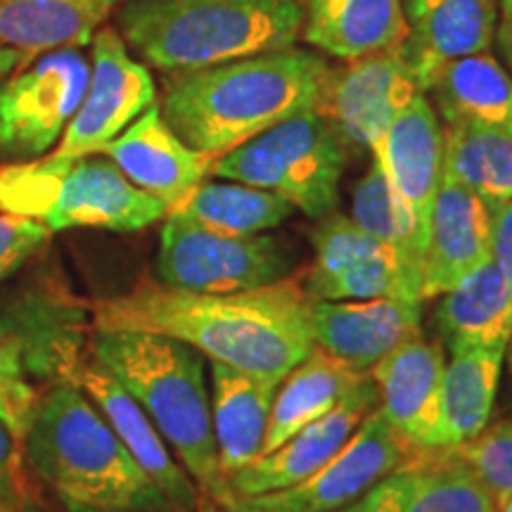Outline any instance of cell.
Here are the masks:
<instances>
[{"mask_svg": "<svg viewBox=\"0 0 512 512\" xmlns=\"http://www.w3.org/2000/svg\"><path fill=\"white\" fill-rule=\"evenodd\" d=\"M91 358L140 403L197 489L226 508L230 489L219 467L200 351L155 332L95 330Z\"/></svg>", "mask_w": 512, "mask_h": 512, "instance_id": "obj_4", "label": "cell"}, {"mask_svg": "<svg viewBox=\"0 0 512 512\" xmlns=\"http://www.w3.org/2000/svg\"><path fill=\"white\" fill-rule=\"evenodd\" d=\"M17 67H19V57L15 50L0 46V81H3L10 72H15Z\"/></svg>", "mask_w": 512, "mask_h": 512, "instance_id": "obj_40", "label": "cell"}, {"mask_svg": "<svg viewBox=\"0 0 512 512\" xmlns=\"http://www.w3.org/2000/svg\"><path fill=\"white\" fill-rule=\"evenodd\" d=\"M24 456H22V444L19 437L10 430L5 422H0V479L12 475V472L22 470Z\"/></svg>", "mask_w": 512, "mask_h": 512, "instance_id": "obj_39", "label": "cell"}, {"mask_svg": "<svg viewBox=\"0 0 512 512\" xmlns=\"http://www.w3.org/2000/svg\"><path fill=\"white\" fill-rule=\"evenodd\" d=\"M0 370H3V373H8V375L22 377V373H19V368H17V363L12 361V358L5 354L3 349H0Z\"/></svg>", "mask_w": 512, "mask_h": 512, "instance_id": "obj_42", "label": "cell"}, {"mask_svg": "<svg viewBox=\"0 0 512 512\" xmlns=\"http://www.w3.org/2000/svg\"><path fill=\"white\" fill-rule=\"evenodd\" d=\"M444 370V347L422 335L403 342L368 370L384 418L422 451L444 448Z\"/></svg>", "mask_w": 512, "mask_h": 512, "instance_id": "obj_18", "label": "cell"}, {"mask_svg": "<svg viewBox=\"0 0 512 512\" xmlns=\"http://www.w3.org/2000/svg\"><path fill=\"white\" fill-rule=\"evenodd\" d=\"M119 36L159 72H188L292 48L299 0H119Z\"/></svg>", "mask_w": 512, "mask_h": 512, "instance_id": "obj_5", "label": "cell"}, {"mask_svg": "<svg viewBox=\"0 0 512 512\" xmlns=\"http://www.w3.org/2000/svg\"><path fill=\"white\" fill-rule=\"evenodd\" d=\"M76 387H81L88 399L95 403V408L105 415L121 444L128 448L133 460L143 467L145 475L166 496L174 512H195L202 491L192 482L185 467L178 463V458L171 453L169 444L147 418L140 403L93 358L81 370Z\"/></svg>", "mask_w": 512, "mask_h": 512, "instance_id": "obj_21", "label": "cell"}, {"mask_svg": "<svg viewBox=\"0 0 512 512\" xmlns=\"http://www.w3.org/2000/svg\"><path fill=\"white\" fill-rule=\"evenodd\" d=\"M408 34L403 53L411 62L420 93L439 64L489 53L496 36L501 0H403Z\"/></svg>", "mask_w": 512, "mask_h": 512, "instance_id": "obj_22", "label": "cell"}, {"mask_svg": "<svg viewBox=\"0 0 512 512\" xmlns=\"http://www.w3.org/2000/svg\"><path fill=\"white\" fill-rule=\"evenodd\" d=\"M351 219L356 221V226H361L366 233L373 235V238L382 240L384 245L392 247L403 259V264L408 266V271L420 280L422 287L420 271L413 266L411 256H408V245L406 238H403L399 216H396L394 211L387 178H384L377 162L370 164L368 174L356 183L354 197H351Z\"/></svg>", "mask_w": 512, "mask_h": 512, "instance_id": "obj_34", "label": "cell"}, {"mask_svg": "<svg viewBox=\"0 0 512 512\" xmlns=\"http://www.w3.org/2000/svg\"><path fill=\"white\" fill-rule=\"evenodd\" d=\"M211 384V427L219 467L228 479L261 456L280 382L211 363Z\"/></svg>", "mask_w": 512, "mask_h": 512, "instance_id": "obj_26", "label": "cell"}, {"mask_svg": "<svg viewBox=\"0 0 512 512\" xmlns=\"http://www.w3.org/2000/svg\"><path fill=\"white\" fill-rule=\"evenodd\" d=\"M100 155L114 162L133 185L164 202L166 214L207 181L216 162V157L192 150L171 131L157 102L102 147Z\"/></svg>", "mask_w": 512, "mask_h": 512, "instance_id": "obj_19", "label": "cell"}, {"mask_svg": "<svg viewBox=\"0 0 512 512\" xmlns=\"http://www.w3.org/2000/svg\"><path fill=\"white\" fill-rule=\"evenodd\" d=\"M494 261L491 204L451 178L441 181L422 256V299L441 297Z\"/></svg>", "mask_w": 512, "mask_h": 512, "instance_id": "obj_20", "label": "cell"}, {"mask_svg": "<svg viewBox=\"0 0 512 512\" xmlns=\"http://www.w3.org/2000/svg\"><path fill=\"white\" fill-rule=\"evenodd\" d=\"M328 76L316 53L271 50L166 74L159 110L185 145L221 157L280 121L318 110Z\"/></svg>", "mask_w": 512, "mask_h": 512, "instance_id": "obj_2", "label": "cell"}, {"mask_svg": "<svg viewBox=\"0 0 512 512\" xmlns=\"http://www.w3.org/2000/svg\"><path fill=\"white\" fill-rule=\"evenodd\" d=\"M505 351L508 347H477L451 354L441 389L444 448L465 444L491 422Z\"/></svg>", "mask_w": 512, "mask_h": 512, "instance_id": "obj_30", "label": "cell"}, {"mask_svg": "<svg viewBox=\"0 0 512 512\" xmlns=\"http://www.w3.org/2000/svg\"><path fill=\"white\" fill-rule=\"evenodd\" d=\"M370 155L387 178L408 256L422 278L434 200L444 181V128L430 98L415 95L370 147Z\"/></svg>", "mask_w": 512, "mask_h": 512, "instance_id": "obj_12", "label": "cell"}, {"mask_svg": "<svg viewBox=\"0 0 512 512\" xmlns=\"http://www.w3.org/2000/svg\"><path fill=\"white\" fill-rule=\"evenodd\" d=\"M446 126H477L512 136V76L489 53L439 64L425 86Z\"/></svg>", "mask_w": 512, "mask_h": 512, "instance_id": "obj_25", "label": "cell"}, {"mask_svg": "<svg viewBox=\"0 0 512 512\" xmlns=\"http://www.w3.org/2000/svg\"><path fill=\"white\" fill-rule=\"evenodd\" d=\"M155 102L157 88L150 69L128 55L117 29L100 27L93 36L86 95L53 155L67 159L100 155L102 147L124 133Z\"/></svg>", "mask_w": 512, "mask_h": 512, "instance_id": "obj_14", "label": "cell"}, {"mask_svg": "<svg viewBox=\"0 0 512 512\" xmlns=\"http://www.w3.org/2000/svg\"><path fill=\"white\" fill-rule=\"evenodd\" d=\"M491 247L494 264L512 290V200L491 207Z\"/></svg>", "mask_w": 512, "mask_h": 512, "instance_id": "obj_38", "label": "cell"}, {"mask_svg": "<svg viewBox=\"0 0 512 512\" xmlns=\"http://www.w3.org/2000/svg\"><path fill=\"white\" fill-rule=\"evenodd\" d=\"M36 256L0 285V349L29 384H76L91 361V304L69 290L60 266Z\"/></svg>", "mask_w": 512, "mask_h": 512, "instance_id": "obj_7", "label": "cell"}, {"mask_svg": "<svg viewBox=\"0 0 512 512\" xmlns=\"http://www.w3.org/2000/svg\"><path fill=\"white\" fill-rule=\"evenodd\" d=\"M50 230L24 216L0 214V285L17 275L48 245Z\"/></svg>", "mask_w": 512, "mask_h": 512, "instance_id": "obj_35", "label": "cell"}, {"mask_svg": "<svg viewBox=\"0 0 512 512\" xmlns=\"http://www.w3.org/2000/svg\"><path fill=\"white\" fill-rule=\"evenodd\" d=\"M498 512H512V496L501 505V508H498Z\"/></svg>", "mask_w": 512, "mask_h": 512, "instance_id": "obj_44", "label": "cell"}, {"mask_svg": "<svg viewBox=\"0 0 512 512\" xmlns=\"http://www.w3.org/2000/svg\"><path fill=\"white\" fill-rule=\"evenodd\" d=\"M337 512H356V508H354V505H349V508H344V510H337Z\"/></svg>", "mask_w": 512, "mask_h": 512, "instance_id": "obj_45", "label": "cell"}, {"mask_svg": "<svg viewBox=\"0 0 512 512\" xmlns=\"http://www.w3.org/2000/svg\"><path fill=\"white\" fill-rule=\"evenodd\" d=\"M415 95L418 79L403 46H396L330 69L316 112L342 143L370 150Z\"/></svg>", "mask_w": 512, "mask_h": 512, "instance_id": "obj_15", "label": "cell"}, {"mask_svg": "<svg viewBox=\"0 0 512 512\" xmlns=\"http://www.w3.org/2000/svg\"><path fill=\"white\" fill-rule=\"evenodd\" d=\"M0 209L43 223L50 233L69 228L138 233L166 219L164 202L133 185L105 155H46L0 164Z\"/></svg>", "mask_w": 512, "mask_h": 512, "instance_id": "obj_6", "label": "cell"}, {"mask_svg": "<svg viewBox=\"0 0 512 512\" xmlns=\"http://www.w3.org/2000/svg\"><path fill=\"white\" fill-rule=\"evenodd\" d=\"M292 214V204L271 190L235 181H204L166 216H178L223 235H259L278 228Z\"/></svg>", "mask_w": 512, "mask_h": 512, "instance_id": "obj_31", "label": "cell"}, {"mask_svg": "<svg viewBox=\"0 0 512 512\" xmlns=\"http://www.w3.org/2000/svg\"><path fill=\"white\" fill-rule=\"evenodd\" d=\"M36 399L38 392L24 377L8 375L0 370V422H5L17 437H22Z\"/></svg>", "mask_w": 512, "mask_h": 512, "instance_id": "obj_36", "label": "cell"}, {"mask_svg": "<svg viewBox=\"0 0 512 512\" xmlns=\"http://www.w3.org/2000/svg\"><path fill=\"white\" fill-rule=\"evenodd\" d=\"M316 261L306 278L309 299L347 302V299L403 297L422 299L420 280L403 259L382 240L373 238L351 216L332 214L318 221L311 233Z\"/></svg>", "mask_w": 512, "mask_h": 512, "instance_id": "obj_13", "label": "cell"}, {"mask_svg": "<svg viewBox=\"0 0 512 512\" xmlns=\"http://www.w3.org/2000/svg\"><path fill=\"white\" fill-rule=\"evenodd\" d=\"M422 448L389 425L373 408L351 439L304 482L271 494L233 498L226 512H337L361 501L373 486L401 467L415 463Z\"/></svg>", "mask_w": 512, "mask_h": 512, "instance_id": "obj_11", "label": "cell"}, {"mask_svg": "<svg viewBox=\"0 0 512 512\" xmlns=\"http://www.w3.org/2000/svg\"><path fill=\"white\" fill-rule=\"evenodd\" d=\"M406 34L403 0H306L304 41L339 60L396 48Z\"/></svg>", "mask_w": 512, "mask_h": 512, "instance_id": "obj_24", "label": "cell"}, {"mask_svg": "<svg viewBox=\"0 0 512 512\" xmlns=\"http://www.w3.org/2000/svg\"><path fill=\"white\" fill-rule=\"evenodd\" d=\"M313 347L323 349L356 373H368L377 361L408 339L422 335V302L403 297L309 299Z\"/></svg>", "mask_w": 512, "mask_h": 512, "instance_id": "obj_16", "label": "cell"}, {"mask_svg": "<svg viewBox=\"0 0 512 512\" xmlns=\"http://www.w3.org/2000/svg\"><path fill=\"white\" fill-rule=\"evenodd\" d=\"M195 512H226V510H223L219 503L211 501L209 496H204V494H202V496H200V501H197V508H195Z\"/></svg>", "mask_w": 512, "mask_h": 512, "instance_id": "obj_43", "label": "cell"}, {"mask_svg": "<svg viewBox=\"0 0 512 512\" xmlns=\"http://www.w3.org/2000/svg\"><path fill=\"white\" fill-rule=\"evenodd\" d=\"M344 143L316 110L302 112L216 157L211 174L271 190L313 221L337 211Z\"/></svg>", "mask_w": 512, "mask_h": 512, "instance_id": "obj_8", "label": "cell"}, {"mask_svg": "<svg viewBox=\"0 0 512 512\" xmlns=\"http://www.w3.org/2000/svg\"><path fill=\"white\" fill-rule=\"evenodd\" d=\"M0 512H55L27 467L0 479Z\"/></svg>", "mask_w": 512, "mask_h": 512, "instance_id": "obj_37", "label": "cell"}, {"mask_svg": "<svg viewBox=\"0 0 512 512\" xmlns=\"http://www.w3.org/2000/svg\"><path fill=\"white\" fill-rule=\"evenodd\" d=\"M91 64L79 48L36 55L0 81V162L46 157L79 110Z\"/></svg>", "mask_w": 512, "mask_h": 512, "instance_id": "obj_10", "label": "cell"}, {"mask_svg": "<svg viewBox=\"0 0 512 512\" xmlns=\"http://www.w3.org/2000/svg\"><path fill=\"white\" fill-rule=\"evenodd\" d=\"M119 0H0V46L15 50L19 67L57 48L93 41Z\"/></svg>", "mask_w": 512, "mask_h": 512, "instance_id": "obj_27", "label": "cell"}, {"mask_svg": "<svg viewBox=\"0 0 512 512\" xmlns=\"http://www.w3.org/2000/svg\"><path fill=\"white\" fill-rule=\"evenodd\" d=\"M444 178L477 192L491 207L512 200V136L491 128L446 126Z\"/></svg>", "mask_w": 512, "mask_h": 512, "instance_id": "obj_32", "label": "cell"}, {"mask_svg": "<svg viewBox=\"0 0 512 512\" xmlns=\"http://www.w3.org/2000/svg\"><path fill=\"white\" fill-rule=\"evenodd\" d=\"M434 325L448 354L477 347H508L512 290L494 261L441 294Z\"/></svg>", "mask_w": 512, "mask_h": 512, "instance_id": "obj_28", "label": "cell"}, {"mask_svg": "<svg viewBox=\"0 0 512 512\" xmlns=\"http://www.w3.org/2000/svg\"><path fill=\"white\" fill-rule=\"evenodd\" d=\"M24 465L60 503L131 512H174L76 384L43 387L22 437Z\"/></svg>", "mask_w": 512, "mask_h": 512, "instance_id": "obj_3", "label": "cell"}, {"mask_svg": "<svg viewBox=\"0 0 512 512\" xmlns=\"http://www.w3.org/2000/svg\"><path fill=\"white\" fill-rule=\"evenodd\" d=\"M377 401H380L377 387L368 375L330 413L302 427L271 453H264L242 470L233 472L228 477L230 501L283 491L304 482L347 444Z\"/></svg>", "mask_w": 512, "mask_h": 512, "instance_id": "obj_17", "label": "cell"}, {"mask_svg": "<svg viewBox=\"0 0 512 512\" xmlns=\"http://www.w3.org/2000/svg\"><path fill=\"white\" fill-rule=\"evenodd\" d=\"M155 268L162 285L226 294L287 278L292 252L273 235H223L178 216H166Z\"/></svg>", "mask_w": 512, "mask_h": 512, "instance_id": "obj_9", "label": "cell"}, {"mask_svg": "<svg viewBox=\"0 0 512 512\" xmlns=\"http://www.w3.org/2000/svg\"><path fill=\"white\" fill-rule=\"evenodd\" d=\"M64 512H131V510H112V508H95V505H79V503H62Z\"/></svg>", "mask_w": 512, "mask_h": 512, "instance_id": "obj_41", "label": "cell"}, {"mask_svg": "<svg viewBox=\"0 0 512 512\" xmlns=\"http://www.w3.org/2000/svg\"><path fill=\"white\" fill-rule=\"evenodd\" d=\"M444 451L486 486L498 508L512 496V420L489 422L477 437Z\"/></svg>", "mask_w": 512, "mask_h": 512, "instance_id": "obj_33", "label": "cell"}, {"mask_svg": "<svg viewBox=\"0 0 512 512\" xmlns=\"http://www.w3.org/2000/svg\"><path fill=\"white\" fill-rule=\"evenodd\" d=\"M366 377L368 373H356L323 349L313 347L311 354L294 366L275 389L261 456L330 413Z\"/></svg>", "mask_w": 512, "mask_h": 512, "instance_id": "obj_29", "label": "cell"}, {"mask_svg": "<svg viewBox=\"0 0 512 512\" xmlns=\"http://www.w3.org/2000/svg\"><path fill=\"white\" fill-rule=\"evenodd\" d=\"M356 512H498L486 486L444 448L380 479Z\"/></svg>", "mask_w": 512, "mask_h": 512, "instance_id": "obj_23", "label": "cell"}, {"mask_svg": "<svg viewBox=\"0 0 512 512\" xmlns=\"http://www.w3.org/2000/svg\"><path fill=\"white\" fill-rule=\"evenodd\" d=\"M95 330L155 332L190 344L211 363L283 382L311 354L309 294L297 278L254 290L207 294L143 280L91 304Z\"/></svg>", "mask_w": 512, "mask_h": 512, "instance_id": "obj_1", "label": "cell"}]
</instances>
